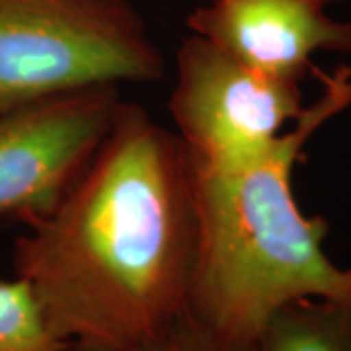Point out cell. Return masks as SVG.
<instances>
[{
	"instance_id": "5",
	"label": "cell",
	"mask_w": 351,
	"mask_h": 351,
	"mask_svg": "<svg viewBox=\"0 0 351 351\" xmlns=\"http://www.w3.org/2000/svg\"><path fill=\"white\" fill-rule=\"evenodd\" d=\"M119 86H92L0 110V217L29 223L84 172L121 104Z\"/></svg>"
},
{
	"instance_id": "9",
	"label": "cell",
	"mask_w": 351,
	"mask_h": 351,
	"mask_svg": "<svg viewBox=\"0 0 351 351\" xmlns=\"http://www.w3.org/2000/svg\"><path fill=\"white\" fill-rule=\"evenodd\" d=\"M137 351H256V341L225 336L186 313Z\"/></svg>"
},
{
	"instance_id": "4",
	"label": "cell",
	"mask_w": 351,
	"mask_h": 351,
	"mask_svg": "<svg viewBox=\"0 0 351 351\" xmlns=\"http://www.w3.org/2000/svg\"><path fill=\"white\" fill-rule=\"evenodd\" d=\"M302 110L297 80L252 69L197 34L180 41L168 112L193 162L209 168L252 162Z\"/></svg>"
},
{
	"instance_id": "8",
	"label": "cell",
	"mask_w": 351,
	"mask_h": 351,
	"mask_svg": "<svg viewBox=\"0 0 351 351\" xmlns=\"http://www.w3.org/2000/svg\"><path fill=\"white\" fill-rule=\"evenodd\" d=\"M0 351H76L51 330L18 277L0 281Z\"/></svg>"
},
{
	"instance_id": "6",
	"label": "cell",
	"mask_w": 351,
	"mask_h": 351,
	"mask_svg": "<svg viewBox=\"0 0 351 351\" xmlns=\"http://www.w3.org/2000/svg\"><path fill=\"white\" fill-rule=\"evenodd\" d=\"M328 2L211 0L186 25L252 69L301 82L316 53H351V22L332 18Z\"/></svg>"
},
{
	"instance_id": "1",
	"label": "cell",
	"mask_w": 351,
	"mask_h": 351,
	"mask_svg": "<svg viewBox=\"0 0 351 351\" xmlns=\"http://www.w3.org/2000/svg\"><path fill=\"white\" fill-rule=\"evenodd\" d=\"M195 240L186 147L121 101L84 172L25 223L14 277L76 351H137L188 313Z\"/></svg>"
},
{
	"instance_id": "2",
	"label": "cell",
	"mask_w": 351,
	"mask_h": 351,
	"mask_svg": "<svg viewBox=\"0 0 351 351\" xmlns=\"http://www.w3.org/2000/svg\"><path fill=\"white\" fill-rule=\"evenodd\" d=\"M316 75L318 100L263 156L237 168L188 156L197 228L188 313L230 338L256 341L279 308L299 299H351V269L324 250L328 223L302 213L293 191L306 143L351 108L350 64Z\"/></svg>"
},
{
	"instance_id": "3",
	"label": "cell",
	"mask_w": 351,
	"mask_h": 351,
	"mask_svg": "<svg viewBox=\"0 0 351 351\" xmlns=\"http://www.w3.org/2000/svg\"><path fill=\"white\" fill-rule=\"evenodd\" d=\"M164 75L162 49L131 0H0V110Z\"/></svg>"
},
{
	"instance_id": "7",
	"label": "cell",
	"mask_w": 351,
	"mask_h": 351,
	"mask_svg": "<svg viewBox=\"0 0 351 351\" xmlns=\"http://www.w3.org/2000/svg\"><path fill=\"white\" fill-rule=\"evenodd\" d=\"M256 351H351V299L289 302L265 322Z\"/></svg>"
}]
</instances>
